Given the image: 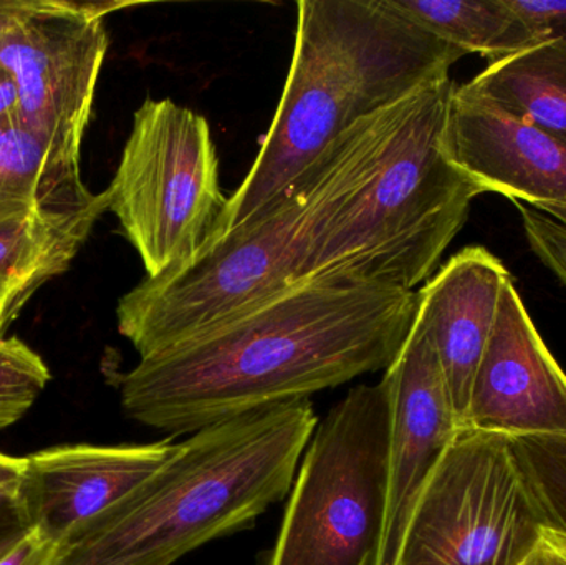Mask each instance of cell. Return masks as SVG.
<instances>
[{"label":"cell","mask_w":566,"mask_h":565,"mask_svg":"<svg viewBox=\"0 0 566 565\" xmlns=\"http://www.w3.org/2000/svg\"><path fill=\"white\" fill-rule=\"evenodd\" d=\"M382 381L389 391L391 423L385 521L373 565H396L412 511L462 425L434 345L418 317Z\"/></svg>","instance_id":"obj_10"},{"label":"cell","mask_w":566,"mask_h":565,"mask_svg":"<svg viewBox=\"0 0 566 565\" xmlns=\"http://www.w3.org/2000/svg\"><path fill=\"white\" fill-rule=\"evenodd\" d=\"M418 292L303 281L119 377L132 420L175 435L388 370L415 325Z\"/></svg>","instance_id":"obj_1"},{"label":"cell","mask_w":566,"mask_h":565,"mask_svg":"<svg viewBox=\"0 0 566 565\" xmlns=\"http://www.w3.org/2000/svg\"><path fill=\"white\" fill-rule=\"evenodd\" d=\"M449 158L484 192L525 205L566 202V145L471 82L455 85L446 125Z\"/></svg>","instance_id":"obj_12"},{"label":"cell","mask_w":566,"mask_h":565,"mask_svg":"<svg viewBox=\"0 0 566 565\" xmlns=\"http://www.w3.org/2000/svg\"><path fill=\"white\" fill-rule=\"evenodd\" d=\"M316 425L312 404L295 400L196 431L73 534L53 565H172L249 530L292 491Z\"/></svg>","instance_id":"obj_4"},{"label":"cell","mask_w":566,"mask_h":565,"mask_svg":"<svg viewBox=\"0 0 566 565\" xmlns=\"http://www.w3.org/2000/svg\"><path fill=\"white\" fill-rule=\"evenodd\" d=\"M78 179L80 161L60 155L19 118L0 123V226L25 218Z\"/></svg>","instance_id":"obj_18"},{"label":"cell","mask_w":566,"mask_h":565,"mask_svg":"<svg viewBox=\"0 0 566 565\" xmlns=\"http://www.w3.org/2000/svg\"><path fill=\"white\" fill-rule=\"evenodd\" d=\"M12 118H19L15 83L9 72L0 66V123Z\"/></svg>","instance_id":"obj_26"},{"label":"cell","mask_w":566,"mask_h":565,"mask_svg":"<svg viewBox=\"0 0 566 565\" xmlns=\"http://www.w3.org/2000/svg\"><path fill=\"white\" fill-rule=\"evenodd\" d=\"M3 334H6V332H3L2 328V314H0V341H2Z\"/></svg>","instance_id":"obj_29"},{"label":"cell","mask_w":566,"mask_h":565,"mask_svg":"<svg viewBox=\"0 0 566 565\" xmlns=\"http://www.w3.org/2000/svg\"><path fill=\"white\" fill-rule=\"evenodd\" d=\"M405 19L491 63L544 42L509 6V0H385Z\"/></svg>","instance_id":"obj_17"},{"label":"cell","mask_w":566,"mask_h":565,"mask_svg":"<svg viewBox=\"0 0 566 565\" xmlns=\"http://www.w3.org/2000/svg\"><path fill=\"white\" fill-rule=\"evenodd\" d=\"M517 565H566V534L554 526L545 527L537 544Z\"/></svg>","instance_id":"obj_25"},{"label":"cell","mask_w":566,"mask_h":565,"mask_svg":"<svg viewBox=\"0 0 566 565\" xmlns=\"http://www.w3.org/2000/svg\"><path fill=\"white\" fill-rule=\"evenodd\" d=\"M25 464V457L0 453V550H7L32 531L23 496Z\"/></svg>","instance_id":"obj_21"},{"label":"cell","mask_w":566,"mask_h":565,"mask_svg":"<svg viewBox=\"0 0 566 565\" xmlns=\"http://www.w3.org/2000/svg\"><path fill=\"white\" fill-rule=\"evenodd\" d=\"M535 209L551 216L552 219L560 222L566 228V202H545V205L535 206Z\"/></svg>","instance_id":"obj_28"},{"label":"cell","mask_w":566,"mask_h":565,"mask_svg":"<svg viewBox=\"0 0 566 565\" xmlns=\"http://www.w3.org/2000/svg\"><path fill=\"white\" fill-rule=\"evenodd\" d=\"M509 6L542 40L566 35V0H509Z\"/></svg>","instance_id":"obj_23"},{"label":"cell","mask_w":566,"mask_h":565,"mask_svg":"<svg viewBox=\"0 0 566 565\" xmlns=\"http://www.w3.org/2000/svg\"><path fill=\"white\" fill-rule=\"evenodd\" d=\"M178 444L55 447L25 457L30 530L60 547L158 470Z\"/></svg>","instance_id":"obj_13"},{"label":"cell","mask_w":566,"mask_h":565,"mask_svg":"<svg viewBox=\"0 0 566 565\" xmlns=\"http://www.w3.org/2000/svg\"><path fill=\"white\" fill-rule=\"evenodd\" d=\"M464 428L509 438L566 435V375L532 322L514 279L475 370Z\"/></svg>","instance_id":"obj_11"},{"label":"cell","mask_w":566,"mask_h":565,"mask_svg":"<svg viewBox=\"0 0 566 565\" xmlns=\"http://www.w3.org/2000/svg\"><path fill=\"white\" fill-rule=\"evenodd\" d=\"M56 556V544L40 536L35 531H30L6 553L0 554V565H53Z\"/></svg>","instance_id":"obj_24"},{"label":"cell","mask_w":566,"mask_h":565,"mask_svg":"<svg viewBox=\"0 0 566 565\" xmlns=\"http://www.w3.org/2000/svg\"><path fill=\"white\" fill-rule=\"evenodd\" d=\"M49 367L20 338L0 341V431L12 427L49 385Z\"/></svg>","instance_id":"obj_20"},{"label":"cell","mask_w":566,"mask_h":565,"mask_svg":"<svg viewBox=\"0 0 566 565\" xmlns=\"http://www.w3.org/2000/svg\"><path fill=\"white\" fill-rule=\"evenodd\" d=\"M306 192L300 178L259 218L205 241L195 258L146 278L116 307L139 358L198 337L298 284Z\"/></svg>","instance_id":"obj_5"},{"label":"cell","mask_w":566,"mask_h":565,"mask_svg":"<svg viewBox=\"0 0 566 565\" xmlns=\"http://www.w3.org/2000/svg\"><path fill=\"white\" fill-rule=\"evenodd\" d=\"M511 279L501 259L482 245H469L418 292L416 317L434 345L462 428L475 370Z\"/></svg>","instance_id":"obj_14"},{"label":"cell","mask_w":566,"mask_h":565,"mask_svg":"<svg viewBox=\"0 0 566 565\" xmlns=\"http://www.w3.org/2000/svg\"><path fill=\"white\" fill-rule=\"evenodd\" d=\"M471 83L566 145V35L491 63Z\"/></svg>","instance_id":"obj_16"},{"label":"cell","mask_w":566,"mask_h":565,"mask_svg":"<svg viewBox=\"0 0 566 565\" xmlns=\"http://www.w3.org/2000/svg\"><path fill=\"white\" fill-rule=\"evenodd\" d=\"M106 195L146 278L195 258L228 202L208 119L172 100L146 98Z\"/></svg>","instance_id":"obj_7"},{"label":"cell","mask_w":566,"mask_h":565,"mask_svg":"<svg viewBox=\"0 0 566 565\" xmlns=\"http://www.w3.org/2000/svg\"><path fill=\"white\" fill-rule=\"evenodd\" d=\"M12 546H13V544H12ZM7 550H9V547H7ZM7 550H0V554L6 553Z\"/></svg>","instance_id":"obj_30"},{"label":"cell","mask_w":566,"mask_h":565,"mask_svg":"<svg viewBox=\"0 0 566 565\" xmlns=\"http://www.w3.org/2000/svg\"><path fill=\"white\" fill-rule=\"evenodd\" d=\"M511 440L545 517L566 534V435Z\"/></svg>","instance_id":"obj_19"},{"label":"cell","mask_w":566,"mask_h":565,"mask_svg":"<svg viewBox=\"0 0 566 565\" xmlns=\"http://www.w3.org/2000/svg\"><path fill=\"white\" fill-rule=\"evenodd\" d=\"M521 212L522 228L534 254L560 279L566 287V228L538 209L512 201Z\"/></svg>","instance_id":"obj_22"},{"label":"cell","mask_w":566,"mask_h":565,"mask_svg":"<svg viewBox=\"0 0 566 565\" xmlns=\"http://www.w3.org/2000/svg\"><path fill=\"white\" fill-rule=\"evenodd\" d=\"M547 526L511 438L462 428L412 511L396 565H517Z\"/></svg>","instance_id":"obj_8"},{"label":"cell","mask_w":566,"mask_h":565,"mask_svg":"<svg viewBox=\"0 0 566 565\" xmlns=\"http://www.w3.org/2000/svg\"><path fill=\"white\" fill-rule=\"evenodd\" d=\"M391 404L359 385L316 425L265 565H373L381 541Z\"/></svg>","instance_id":"obj_6"},{"label":"cell","mask_w":566,"mask_h":565,"mask_svg":"<svg viewBox=\"0 0 566 565\" xmlns=\"http://www.w3.org/2000/svg\"><path fill=\"white\" fill-rule=\"evenodd\" d=\"M106 211V191L92 192L78 179L50 196L25 218L0 226L3 332L43 284L69 271L96 221Z\"/></svg>","instance_id":"obj_15"},{"label":"cell","mask_w":566,"mask_h":565,"mask_svg":"<svg viewBox=\"0 0 566 565\" xmlns=\"http://www.w3.org/2000/svg\"><path fill=\"white\" fill-rule=\"evenodd\" d=\"M123 7L128 3L29 0L0 35V66L15 83L20 122L75 161L108 50L103 19Z\"/></svg>","instance_id":"obj_9"},{"label":"cell","mask_w":566,"mask_h":565,"mask_svg":"<svg viewBox=\"0 0 566 565\" xmlns=\"http://www.w3.org/2000/svg\"><path fill=\"white\" fill-rule=\"evenodd\" d=\"M296 10L277 113L206 241L259 218L333 139L421 86L449 79L465 56L385 0H300Z\"/></svg>","instance_id":"obj_3"},{"label":"cell","mask_w":566,"mask_h":565,"mask_svg":"<svg viewBox=\"0 0 566 565\" xmlns=\"http://www.w3.org/2000/svg\"><path fill=\"white\" fill-rule=\"evenodd\" d=\"M455 83H429L333 139L298 176L306 206L298 281L415 291L484 195L449 158Z\"/></svg>","instance_id":"obj_2"},{"label":"cell","mask_w":566,"mask_h":565,"mask_svg":"<svg viewBox=\"0 0 566 565\" xmlns=\"http://www.w3.org/2000/svg\"><path fill=\"white\" fill-rule=\"evenodd\" d=\"M29 0H0V35L23 12Z\"/></svg>","instance_id":"obj_27"}]
</instances>
